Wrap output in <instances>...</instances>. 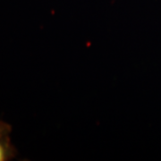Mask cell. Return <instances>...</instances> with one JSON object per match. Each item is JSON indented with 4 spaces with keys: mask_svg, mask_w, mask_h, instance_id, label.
Wrapping results in <instances>:
<instances>
[{
    "mask_svg": "<svg viewBox=\"0 0 161 161\" xmlns=\"http://www.w3.org/2000/svg\"><path fill=\"white\" fill-rule=\"evenodd\" d=\"M16 155V150L13 146L9 136L0 138V161H7Z\"/></svg>",
    "mask_w": 161,
    "mask_h": 161,
    "instance_id": "6da1fadb",
    "label": "cell"
},
{
    "mask_svg": "<svg viewBox=\"0 0 161 161\" xmlns=\"http://www.w3.org/2000/svg\"><path fill=\"white\" fill-rule=\"evenodd\" d=\"M12 131V126L4 121L0 120V138L9 136Z\"/></svg>",
    "mask_w": 161,
    "mask_h": 161,
    "instance_id": "7a4b0ae2",
    "label": "cell"
}]
</instances>
